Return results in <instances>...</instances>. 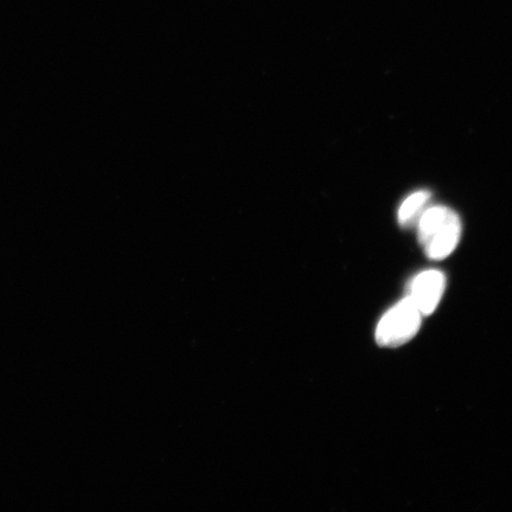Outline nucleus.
Wrapping results in <instances>:
<instances>
[{"label": "nucleus", "mask_w": 512, "mask_h": 512, "mask_svg": "<svg viewBox=\"0 0 512 512\" xmlns=\"http://www.w3.org/2000/svg\"><path fill=\"white\" fill-rule=\"evenodd\" d=\"M418 224V238L428 258L443 260L457 248L462 236V221L444 206L427 207Z\"/></svg>", "instance_id": "nucleus-1"}, {"label": "nucleus", "mask_w": 512, "mask_h": 512, "mask_svg": "<svg viewBox=\"0 0 512 512\" xmlns=\"http://www.w3.org/2000/svg\"><path fill=\"white\" fill-rule=\"evenodd\" d=\"M422 317L411 298L402 299L377 324V344L384 348H398L412 341L420 330Z\"/></svg>", "instance_id": "nucleus-2"}, {"label": "nucleus", "mask_w": 512, "mask_h": 512, "mask_svg": "<svg viewBox=\"0 0 512 512\" xmlns=\"http://www.w3.org/2000/svg\"><path fill=\"white\" fill-rule=\"evenodd\" d=\"M445 288V274L438 270H428L419 273L412 280L408 297L418 307L422 316H430L437 310Z\"/></svg>", "instance_id": "nucleus-3"}, {"label": "nucleus", "mask_w": 512, "mask_h": 512, "mask_svg": "<svg viewBox=\"0 0 512 512\" xmlns=\"http://www.w3.org/2000/svg\"><path fill=\"white\" fill-rule=\"evenodd\" d=\"M431 192L420 190L413 192L405 201L401 203L398 211V221L402 227H409L419 220V217L424 213L427 204L430 203Z\"/></svg>", "instance_id": "nucleus-4"}]
</instances>
